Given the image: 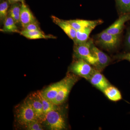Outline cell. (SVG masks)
<instances>
[{
  "label": "cell",
  "instance_id": "cell-17",
  "mask_svg": "<svg viewBox=\"0 0 130 130\" xmlns=\"http://www.w3.org/2000/svg\"><path fill=\"white\" fill-rule=\"evenodd\" d=\"M94 29L93 27H89L77 31L76 38L73 41L74 44H81L88 41L91 32Z\"/></svg>",
  "mask_w": 130,
  "mask_h": 130
},
{
  "label": "cell",
  "instance_id": "cell-11",
  "mask_svg": "<svg viewBox=\"0 0 130 130\" xmlns=\"http://www.w3.org/2000/svg\"><path fill=\"white\" fill-rule=\"evenodd\" d=\"M73 28L77 31L89 27L95 28L96 26L103 23L102 20H85L76 19L67 20Z\"/></svg>",
  "mask_w": 130,
  "mask_h": 130
},
{
  "label": "cell",
  "instance_id": "cell-4",
  "mask_svg": "<svg viewBox=\"0 0 130 130\" xmlns=\"http://www.w3.org/2000/svg\"><path fill=\"white\" fill-rule=\"evenodd\" d=\"M96 43L103 48L112 50L116 48L120 43V35H113L105 30L95 36Z\"/></svg>",
  "mask_w": 130,
  "mask_h": 130
},
{
  "label": "cell",
  "instance_id": "cell-6",
  "mask_svg": "<svg viewBox=\"0 0 130 130\" xmlns=\"http://www.w3.org/2000/svg\"><path fill=\"white\" fill-rule=\"evenodd\" d=\"M45 121L52 130H61L66 128L65 116L59 109L48 112L46 115Z\"/></svg>",
  "mask_w": 130,
  "mask_h": 130
},
{
  "label": "cell",
  "instance_id": "cell-16",
  "mask_svg": "<svg viewBox=\"0 0 130 130\" xmlns=\"http://www.w3.org/2000/svg\"><path fill=\"white\" fill-rule=\"evenodd\" d=\"M103 92L109 100L112 101H118L122 99L121 92L118 89L112 85L108 86Z\"/></svg>",
  "mask_w": 130,
  "mask_h": 130
},
{
  "label": "cell",
  "instance_id": "cell-26",
  "mask_svg": "<svg viewBox=\"0 0 130 130\" xmlns=\"http://www.w3.org/2000/svg\"><path fill=\"white\" fill-rule=\"evenodd\" d=\"M125 46L126 48L130 50V28L128 29L126 33L125 40Z\"/></svg>",
  "mask_w": 130,
  "mask_h": 130
},
{
  "label": "cell",
  "instance_id": "cell-23",
  "mask_svg": "<svg viewBox=\"0 0 130 130\" xmlns=\"http://www.w3.org/2000/svg\"><path fill=\"white\" fill-rule=\"evenodd\" d=\"M42 123L38 120L31 122L25 126L26 129L28 130H43V128L41 125Z\"/></svg>",
  "mask_w": 130,
  "mask_h": 130
},
{
  "label": "cell",
  "instance_id": "cell-5",
  "mask_svg": "<svg viewBox=\"0 0 130 130\" xmlns=\"http://www.w3.org/2000/svg\"><path fill=\"white\" fill-rule=\"evenodd\" d=\"M73 62L69 68V72L72 73L78 77L88 80L95 70L89 63L80 59Z\"/></svg>",
  "mask_w": 130,
  "mask_h": 130
},
{
  "label": "cell",
  "instance_id": "cell-10",
  "mask_svg": "<svg viewBox=\"0 0 130 130\" xmlns=\"http://www.w3.org/2000/svg\"><path fill=\"white\" fill-rule=\"evenodd\" d=\"M129 21H130V13L121 14L113 24L104 30L112 35H120L123 31L125 24Z\"/></svg>",
  "mask_w": 130,
  "mask_h": 130
},
{
  "label": "cell",
  "instance_id": "cell-12",
  "mask_svg": "<svg viewBox=\"0 0 130 130\" xmlns=\"http://www.w3.org/2000/svg\"><path fill=\"white\" fill-rule=\"evenodd\" d=\"M36 22L37 21L30 9L24 2H22L20 16V24L21 26L24 28L29 24Z\"/></svg>",
  "mask_w": 130,
  "mask_h": 130
},
{
  "label": "cell",
  "instance_id": "cell-3",
  "mask_svg": "<svg viewBox=\"0 0 130 130\" xmlns=\"http://www.w3.org/2000/svg\"><path fill=\"white\" fill-rule=\"evenodd\" d=\"M93 43L92 39H89L83 43L74 44V56L76 59L83 60L95 68L97 65V61L90 49L91 46Z\"/></svg>",
  "mask_w": 130,
  "mask_h": 130
},
{
  "label": "cell",
  "instance_id": "cell-21",
  "mask_svg": "<svg viewBox=\"0 0 130 130\" xmlns=\"http://www.w3.org/2000/svg\"><path fill=\"white\" fill-rule=\"evenodd\" d=\"M121 14L130 13V0H115Z\"/></svg>",
  "mask_w": 130,
  "mask_h": 130
},
{
  "label": "cell",
  "instance_id": "cell-14",
  "mask_svg": "<svg viewBox=\"0 0 130 130\" xmlns=\"http://www.w3.org/2000/svg\"><path fill=\"white\" fill-rule=\"evenodd\" d=\"M63 80L55 83L48 86L41 91L42 95L47 100L53 102L58 95V92L62 84Z\"/></svg>",
  "mask_w": 130,
  "mask_h": 130
},
{
  "label": "cell",
  "instance_id": "cell-9",
  "mask_svg": "<svg viewBox=\"0 0 130 130\" xmlns=\"http://www.w3.org/2000/svg\"><path fill=\"white\" fill-rule=\"evenodd\" d=\"M88 80L92 85L102 92L111 85L105 76L101 73V71L95 68Z\"/></svg>",
  "mask_w": 130,
  "mask_h": 130
},
{
  "label": "cell",
  "instance_id": "cell-20",
  "mask_svg": "<svg viewBox=\"0 0 130 130\" xmlns=\"http://www.w3.org/2000/svg\"><path fill=\"white\" fill-rule=\"evenodd\" d=\"M38 92L40 99H41L42 103L43 112H44L45 117H46V115L49 112L52 111V110L58 109V107H57L58 106L55 105L51 101L47 100L45 98L43 97V96L42 95L41 91H38Z\"/></svg>",
  "mask_w": 130,
  "mask_h": 130
},
{
  "label": "cell",
  "instance_id": "cell-8",
  "mask_svg": "<svg viewBox=\"0 0 130 130\" xmlns=\"http://www.w3.org/2000/svg\"><path fill=\"white\" fill-rule=\"evenodd\" d=\"M28 97L32 105L38 120L42 123L45 121L46 117L43 112L42 103L38 92L30 94Z\"/></svg>",
  "mask_w": 130,
  "mask_h": 130
},
{
  "label": "cell",
  "instance_id": "cell-13",
  "mask_svg": "<svg viewBox=\"0 0 130 130\" xmlns=\"http://www.w3.org/2000/svg\"><path fill=\"white\" fill-rule=\"evenodd\" d=\"M54 23L60 27L65 33L72 40H75L77 31L68 23L67 20H62L54 16H52Z\"/></svg>",
  "mask_w": 130,
  "mask_h": 130
},
{
  "label": "cell",
  "instance_id": "cell-22",
  "mask_svg": "<svg viewBox=\"0 0 130 130\" xmlns=\"http://www.w3.org/2000/svg\"><path fill=\"white\" fill-rule=\"evenodd\" d=\"M9 2L7 1H3L0 4V19L4 22L7 17L8 11L9 7Z\"/></svg>",
  "mask_w": 130,
  "mask_h": 130
},
{
  "label": "cell",
  "instance_id": "cell-7",
  "mask_svg": "<svg viewBox=\"0 0 130 130\" xmlns=\"http://www.w3.org/2000/svg\"><path fill=\"white\" fill-rule=\"evenodd\" d=\"M90 49L91 53L97 61L95 69L102 71L109 65L111 62V58L106 54L96 47L94 42L91 44Z\"/></svg>",
  "mask_w": 130,
  "mask_h": 130
},
{
  "label": "cell",
  "instance_id": "cell-24",
  "mask_svg": "<svg viewBox=\"0 0 130 130\" xmlns=\"http://www.w3.org/2000/svg\"><path fill=\"white\" fill-rule=\"evenodd\" d=\"M23 30L27 31L41 30L37 22L29 24L23 28Z\"/></svg>",
  "mask_w": 130,
  "mask_h": 130
},
{
  "label": "cell",
  "instance_id": "cell-15",
  "mask_svg": "<svg viewBox=\"0 0 130 130\" xmlns=\"http://www.w3.org/2000/svg\"><path fill=\"white\" fill-rule=\"evenodd\" d=\"M20 33L24 37L30 40L56 38L52 35H45L42 30L27 31L23 30L20 31Z\"/></svg>",
  "mask_w": 130,
  "mask_h": 130
},
{
  "label": "cell",
  "instance_id": "cell-25",
  "mask_svg": "<svg viewBox=\"0 0 130 130\" xmlns=\"http://www.w3.org/2000/svg\"><path fill=\"white\" fill-rule=\"evenodd\" d=\"M115 58L120 60H126L130 62V52L127 53L118 55L115 56Z\"/></svg>",
  "mask_w": 130,
  "mask_h": 130
},
{
  "label": "cell",
  "instance_id": "cell-19",
  "mask_svg": "<svg viewBox=\"0 0 130 130\" xmlns=\"http://www.w3.org/2000/svg\"><path fill=\"white\" fill-rule=\"evenodd\" d=\"M21 5L19 3L12 4L8 11L9 16L14 20L16 24L20 23Z\"/></svg>",
  "mask_w": 130,
  "mask_h": 130
},
{
  "label": "cell",
  "instance_id": "cell-2",
  "mask_svg": "<svg viewBox=\"0 0 130 130\" xmlns=\"http://www.w3.org/2000/svg\"><path fill=\"white\" fill-rule=\"evenodd\" d=\"M78 76L72 73L68 72L62 79L63 82L56 98L53 102L55 105L59 106L67 99L72 89L78 81Z\"/></svg>",
  "mask_w": 130,
  "mask_h": 130
},
{
  "label": "cell",
  "instance_id": "cell-27",
  "mask_svg": "<svg viewBox=\"0 0 130 130\" xmlns=\"http://www.w3.org/2000/svg\"><path fill=\"white\" fill-rule=\"evenodd\" d=\"M9 2V4L12 5L14 3H17L21 2V3L23 2L24 0H7Z\"/></svg>",
  "mask_w": 130,
  "mask_h": 130
},
{
  "label": "cell",
  "instance_id": "cell-18",
  "mask_svg": "<svg viewBox=\"0 0 130 130\" xmlns=\"http://www.w3.org/2000/svg\"><path fill=\"white\" fill-rule=\"evenodd\" d=\"M1 31L4 32H20L14 20L9 16L5 19L3 27L1 29Z\"/></svg>",
  "mask_w": 130,
  "mask_h": 130
},
{
  "label": "cell",
  "instance_id": "cell-1",
  "mask_svg": "<svg viewBox=\"0 0 130 130\" xmlns=\"http://www.w3.org/2000/svg\"><path fill=\"white\" fill-rule=\"evenodd\" d=\"M16 116L19 124L25 127L31 122L38 120L28 97L16 109Z\"/></svg>",
  "mask_w": 130,
  "mask_h": 130
}]
</instances>
